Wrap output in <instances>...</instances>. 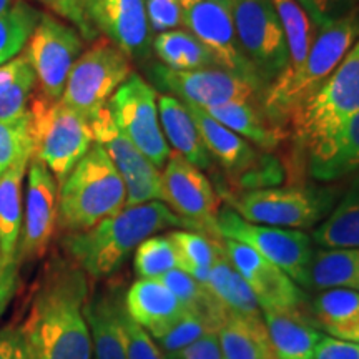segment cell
<instances>
[{
    "mask_svg": "<svg viewBox=\"0 0 359 359\" xmlns=\"http://www.w3.org/2000/svg\"><path fill=\"white\" fill-rule=\"evenodd\" d=\"M180 2H182V6H183V7L188 8V7L195 6V4H198V2H203V0H180Z\"/></svg>",
    "mask_w": 359,
    "mask_h": 359,
    "instance_id": "obj_51",
    "label": "cell"
},
{
    "mask_svg": "<svg viewBox=\"0 0 359 359\" xmlns=\"http://www.w3.org/2000/svg\"><path fill=\"white\" fill-rule=\"evenodd\" d=\"M331 213L314 228L311 240L321 248L359 250V170Z\"/></svg>",
    "mask_w": 359,
    "mask_h": 359,
    "instance_id": "obj_28",
    "label": "cell"
},
{
    "mask_svg": "<svg viewBox=\"0 0 359 359\" xmlns=\"http://www.w3.org/2000/svg\"><path fill=\"white\" fill-rule=\"evenodd\" d=\"M40 17L42 12L25 0H13L12 6L0 13V67L20 55Z\"/></svg>",
    "mask_w": 359,
    "mask_h": 359,
    "instance_id": "obj_35",
    "label": "cell"
},
{
    "mask_svg": "<svg viewBox=\"0 0 359 359\" xmlns=\"http://www.w3.org/2000/svg\"><path fill=\"white\" fill-rule=\"evenodd\" d=\"M217 334L223 359H275L263 320L228 316Z\"/></svg>",
    "mask_w": 359,
    "mask_h": 359,
    "instance_id": "obj_32",
    "label": "cell"
},
{
    "mask_svg": "<svg viewBox=\"0 0 359 359\" xmlns=\"http://www.w3.org/2000/svg\"><path fill=\"white\" fill-rule=\"evenodd\" d=\"M222 246L233 268L253 291L259 308L271 311L302 309L304 304L303 290L281 268L238 241L222 238Z\"/></svg>",
    "mask_w": 359,
    "mask_h": 359,
    "instance_id": "obj_18",
    "label": "cell"
},
{
    "mask_svg": "<svg viewBox=\"0 0 359 359\" xmlns=\"http://www.w3.org/2000/svg\"><path fill=\"white\" fill-rule=\"evenodd\" d=\"M27 151H34L29 111L13 122H0V175Z\"/></svg>",
    "mask_w": 359,
    "mask_h": 359,
    "instance_id": "obj_39",
    "label": "cell"
},
{
    "mask_svg": "<svg viewBox=\"0 0 359 359\" xmlns=\"http://www.w3.org/2000/svg\"><path fill=\"white\" fill-rule=\"evenodd\" d=\"M205 288L222 304L228 316L263 320L262 308H259L253 291L240 276V273L233 268L224 251L218 262L210 268L208 283Z\"/></svg>",
    "mask_w": 359,
    "mask_h": 359,
    "instance_id": "obj_31",
    "label": "cell"
},
{
    "mask_svg": "<svg viewBox=\"0 0 359 359\" xmlns=\"http://www.w3.org/2000/svg\"><path fill=\"white\" fill-rule=\"evenodd\" d=\"M87 275L55 257L45 268L22 326L35 359H92Z\"/></svg>",
    "mask_w": 359,
    "mask_h": 359,
    "instance_id": "obj_1",
    "label": "cell"
},
{
    "mask_svg": "<svg viewBox=\"0 0 359 359\" xmlns=\"http://www.w3.org/2000/svg\"><path fill=\"white\" fill-rule=\"evenodd\" d=\"M156 103H158L160 125L168 147H172L177 155L183 156L196 168H210L212 156L206 150L187 103L167 93H160Z\"/></svg>",
    "mask_w": 359,
    "mask_h": 359,
    "instance_id": "obj_25",
    "label": "cell"
},
{
    "mask_svg": "<svg viewBox=\"0 0 359 359\" xmlns=\"http://www.w3.org/2000/svg\"><path fill=\"white\" fill-rule=\"evenodd\" d=\"M82 39L75 27L52 13H42L24 52L42 95L52 100L62 98L72 67L83 52Z\"/></svg>",
    "mask_w": 359,
    "mask_h": 359,
    "instance_id": "obj_14",
    "label": "cell"
},
{
    "mask_svg": "<svg viewBox=\"0 0 359 359\" xmlns=\"http://www.w3.org/2000/svg\"><path fill=\"white\" fill-rule=\"evenodd\" d=\"M127 206V188L102 145L93 143L58 185L57 226L87 231Z\"/></svg>",
    "mask_w": 359,
    "mask_h": 359,
    "instance_id": "obj_4",
    "label": "cell"
},
{
    "mask_svg": "<svg viewBox=\"0 0 359 359\" xmlns=\"http://www.w3.org/2000/svg\"><path fill=\"white\" fill-rule=\"evenodd\" d=\"M29 114L34 156L60 185L95 143L90 122L60 98L52 100L40 92L32 95Z\"/></svg>",
    "mask_w": 359,
    "mask_h": 359,
    "instance_id": "obj_6",
    "label": "cell"
},
{
    "mask_svg": "<svg viewBox=\"0 0 359 359\" xmlns=\"http://www.w3.org/2000/svg\"><path fill=\"white\" fill-rule=\"evenodd\" d=\"M183 25L212 53L218 69L235 74L266 90V85L259 80L257 70L245 57L238 42L231 0H203L185 8Z\"/></svg>",
    "mask_w": 359,
    "mask_h": 359,
    "instance_id": "obj_15",
    "label": "cell"
},
{
    "mask_svg": "<svg viewBox=\"0 0 359 359\" xmlns=\"http://www.w3.org/2000/svg\"><path fill=\"white\" fill-rule=\"evenodd\" d=\"M87 17L97 34L116 45L130 60L150 55L151 30L145 0H87Z\"/></svg>",
    "mask_w": 359,
    "mask_h": 359,
    "instance_id": "obj_19",
    "label": "cell"
},
{
    "mask_svg": "<svg viewBox=\"0 0 359 359\" xmlns=\"http://www.w3.org/2000/svg\"><path fill=\"white\" fill-rule=\"evenodd\" d=\"M151 50L156 53L161 65L172 70L188 72L217 67L212 53L188 30L177 29L158 34L151 42Z\"/></svg>",
    "mask_w": 359,
    "mask_h": 359,
    "instance_id": "obj_33",
    "label": "cell"
},
{
    "mask_svg": "<svg viewBox=\"0 0 359 359\" xmlns=\"http://www.w3.org/2000/svg\"><path fill=\"white\" fill-rule=\"evenodd\" d=\"M122 330L127 359H168L158 348L154 336L128 316L125 306L122 311Z\"/></svg>",
    "mask_w": 359,
    "mask_h": 359,
    "instance_id": "obj_41",
    "label": "cell"
},
{
    "mask_svg": "<svg viewBox=\"0 0 359 359\" xmlns=\"http://www.w3.org/2000/svg\"><path fill=\"white\" fill-rule=\"evenodd\" d=\"M37 2L60 19L70 22L85 40L97 39V30L87 17V0H37Z\"/></svg>",
    "mask_w": 359,
    "mask_h": 359,
    "instance_id": "obj_44",
    "label": "cell"
},
{
    "mask_svg": "<svg viewBox=\"0 0 359 359\" xmlns=\"http://www.w3.org/2000/svg\"><path fill=\"white\" fill-rule=\"evenodd\" d=\"M314 321L330 338L359 343V293L321 291L313 303Z\"/></svg>",
    "mask_w": 359,
    "mask_h": 359,
    "instance_id": "obj_30",
    "label": "cell"
},
{
    "mask_svg": "<svg viewBox=\"0 0 359 359\" xmlns=\"http://www.w3.org/2000/svg\"><path fill=\"white\" fill-rule=\"evenodd\" d=\"M161 201L185 223V228L222 240L217 219L218 195L203 170L177 154L170 155L161 172Z\"/></svg>",
    "mask_w": 359,
    "mask_h": 359,
    "instance_id": "obj_13",
    "label": "cell"
},
{
    "mask_svg": "<svg viewBox=\"0 0 359 359\" xmlns=\"http://www.w3.org/2000/svg\"><path fill=\"white\" fill-rule=\"evenodd\" d=\"M93 142L103 147L127 188V206L161 201V173L145 155L115 127L109 109L90 120Z\"/></svg>",
    "mask_w": 359,
    "mask_h": 359,
    "instance_id": "obj_16",
    "label": "cell"
},
{
    "mask_svg": "<svg viewBox=\"0 0 359 359\" xmlns=\"http://www.w3.org/2000/svg\"><path fill=\"white\" fill-rule=\"evenodd\" d=\"M185 223L163 201L125 206L87 231L67 233L62 248L87 276L107 278L127 262L147 238Z\"/></svg>",
    "mask_w": 359,
    "mask_h": 359,
    "instance_id": "obj_2",
    "label": "cell"
},
{
    "mask_svg": "<svg viewBox=\"0 0 359 359\" xmlns=\"http://www.w3.org/2000/svg\"><path fill=\"white\" fill-rule=\"evenodd\" d=\"M27 178L24 219L17 259L19 263L35 262L47 253L57 228L58 183L42 161L32 155Z\"/></svg>",
    "mask_w": 359,
    "mask_h": 359,
    "instance_id": "obj_17",
    "label": "cell"
},
{
    "mask_svg": "<svg viewBox=\"0 0 359 359\" xmlns=\"http://www.w3.org/2000/svg\"><path fill=\"white\" fill-rule=\"evenodd\" d=\"M168 359H223L222 348L217 333H206L196 339L195 343L188 344L187 348L180 349Z\"/></svg>",
    "mask_w": 359,
    "mask_h": 359,
    "instance_id": "obj_47",
    "label": "cell"
},
{
    "mask_svg": "<svg viewBox=\"0 0 359 359\" xmlns=\"http://www.w3.org/2000/svg\"><path fill=\"white\" fill-rule=\"evenodd\" d=\"M231 13L241 50L268 88L290 65L285 30L273 0H231Z\"/></svg>",
    "mask_w": 359,
    "mask_h": 359,
    "instance_id": "obj_9",
    "label": "cell"
},
{
    "mask_svg": "<svg viewBox=\"0 0 359 359\" xmlns=\"http://www.w3.org/2000/svg\"><path fill=\"white\" fill-rule=\"evenodd\" d=\"M359 37V8L318 30L306 58L298 70L281 74L266 88L263 111L278 127L290 122L304 102L334 74Z\"/></svg>",
    "mask_w": 359,
    "mask_h": 359,
    "instance_id": "obj_3",
    "label": "cell"
},
{
    "mask_svg": "<svg viewBox=\"0 0 359 359\" xmlns=\"http://www.w3.org/2000/svg\"><path fill=\"white\" fill-rule=\"evenodd\" d=\"M145 12L150 30L158 35L183 25L185 7L180 0H145Z\"/></svg>",
    "mask_w": 359,
    "mask_h": 359,
    "instance_id": "obj_43",
    "label": "cell"
},
{
    "mask_svg": "<svg viewBox=\"0 0 359 359\" xmlns=\"http://www.w3.org/2000/svg\"><path fill=\"white\" fill-rule=\"evenodd\" d=\"M20 281V263L6 259L0 253V318L11 306Z\"/></svg>",
    "mask_w": 359,
    "mask_h": 359,
    "instance_id": "obj_46",
    "label": "cell"
},
{
    "mask_svg": "<svg viewBox=\"0 0 359 359\" xmlns=\"http://www.w3.org/2000/svg\"><path fill=\"white\" fill-rule=\"evenodd\" d=\"M22 62H24V53H20V55L13 58L12 62H8V64L0 67V92H2L4 87H6L13 77H15L17 70L20 69Z\"/></svg>",
    "mask_w": 359,
    "mask_h": 359,
    "instance_id": "obj_49",
    "label": "cell"
},
{
    "mask_svg": "<svg viewBox=\"0 0 359 359\" xmlns=\"http://www.w3.org/2000/svg\"><path fill=\"white\" fill-rule=\"evenodd\" d=\"M306 288L348 290L359 293V250L320 248L313 251Z\"/></svg>",
    "mask_w": 359,
    "mask_h": 359,
    "instance_id": "obj_29",
    "label": "cell"
},
{
    "mask_svg": "<svg viewBox=\"0 0 359 359\" xmlns=\"http://www.w3.org/2000/svg\"><path fill=\"white\" fill-rule=\"evenodd\" d=\"M125 302L116 288L98 291L85 303L92 359H127L122 330Z\"/></svg>",
    "mask_w": 359,
    "mask_h": 359,
    "instance_id": "obj_23",
    "label": "cell"
},
{
    "mask_svg": "<svg viewBox=\"0 0 359 359\" xmlns=\"http://www.w3.org/2000/svg\"><path fill=\"white\" fill-rule=\"evenodd\" d=\"M309 175L318 182H336L359 170V111L330 137L308 150Z\"/></svg>",
    "mask_w": 359,
    "mask_h": 359,
    "instance_id": "obj_21",
    "label": "cell"
},
{
    "mask_svg": "<svg viewBox=\"0 0 359 359\" xmlns=\"http://www.w3.org/2000/svg\"><path fill=\"white\" fill-rule=\"evenodd\" d=\"M212 327H210L208 323L203 316L200 314L187 311L185 316L180 320L177 325H175L168 333H165L160 338H154L158 344V348L168 356H172L180 349L187 348L188 344L195 343L196 339H200L201 336H205L206 333H212ZM215 333V331H213Z\"/></svg>",
    "mask_w": 359,
    "mask_h": 359,
    "instance_id": "obj_40",
    "label": "cell"
},
{
    "mask_svg": "<svg viewBox=\"0 0 359 359\" xmlns=\"http://www.w3.org/2000/svg\"><path fill=\"white\" fill-rule=\"evenodd\" d=\"M158 93L142 75L132 74L110 98L109 109L115 127L147 156L156 168H163L172 148L160 125Z\"/></svg>",
    "mask_w": 359,
    "mask_h": 359,
    "instance_id": "obj_11",
    "label": "cell"
},
{
    "mask_svg": "<svg viewBox=\"0 0 359 359\" xmlns=\"http://www.w3.org/2000/svg\"><path fill=\"white\" fill-rule=\"evenodd\" d=\"M359 111V37L331 79L291 115V128L304 147L330 137Z\"/></svg>",
    "mask_w": 359,
    "mask_h": 359,
    "instance_id": "obj_7",
    "label": "cell"
},
{
    "mask_svg": "<svg viewBox=\"0 0 359 359\" xmlns=\"http://www.w3.org/2000/svg\"><path fill=\"white\" fill-rule=\"evenodd\" d=\"M313 359H359V343L323 336Z\"/></svg>",
    "mask_w": 359,
    "mask_h": 359,
    "instance_id": "obj_48",
    "label": "cell"
},
{
    "mask_svg": "<svg viewBox=\"0 0 359 359\" xmlns=\"http://www.w3.org/2000/svg\"><path fill=\"white\" fill-rule=\"evenodd\" d=\"M212 118L217 120L231 132L240 135L251 145L271 151L280 145L286 132L268 118L262 105L253 103H223V105L203 109Z\"/></svg>",
    "mask_w": 359,
    "mask_h": 359,
    "instance_id": "obj_27",
    "label": "cell"
},
{
    "mask_svg": "<svg viewBox=\"0 0 359 359\" xmlns=\"http://www.w3.org/2000/svg\"><path fill=\"white\" fill-rule=\"evenodd\" d=\"M148 75L154 80V87L200 109L223 103H253L263 107V97L266 92L263 87L218 67L178 72L156 64L148 69Z\"/></svg>",
    "mask_w": 359,
    "mask_h": 359,
    "instance_id": "obj_12",
    "label": "cell"
},
{
    "mask_svg": "<svg viewBox=\"0 0 359 359\" xmlns=\"http://www.w3.org/2000/svg\"><path fill=\"white\" fill-rule=\"evenodd\" d=\"M187 107L195 120L210 156L217 160L222 168L233 177H243L245 180L255 173V178H257V172L259 167H263L257 148L240 135L223 127L200 107L190 105V103H187Z\"/></svg>",
    "mask_w": 359,
    "mask_h": 359,
    "instance_id": "obj_20",
    "label": "cell"
},
{
    "mask_svg": "<svg viewBox=\"0 0 359 359\" xmlns=\"http://www.w3.org/2000/svg\"><path fill=\"white\" fill-rule=\"evenodd\" d=\"M278 17L285 30L286 45H288L290 65L283 74L298 70L306 58L314 40V27L308 19L306 12L299 7L296 0H273Z\"/></svg>",
    "mask_w": 359,
    "mask_h": 359,
    "instance_id": "obj_36",
    "label": "cell"
},
{
    "mask_svg": "<svg viewBox=\"0 0 359 359\" xmlns=\"http://www.w3.org/2000/svg\"><path fill=\"white\" fill-rule=\"evenodd\" d=\"M34 151H27L6 173L0 175V253L15 262L19 250L22 219H24V177L29 170ZM19 262V259H17Z\"/></svg>",
    "mask_w": 359,
    "mask_h": 359,
    "instance_id": "obj_26",
    "label": "cell"
},
{
    "mask_svg": "<svg viewBox=\"0 0 359 359\" xmlns=\"http://www.w3.org/2000/svg\"><path fill=\"white\" fill-rule=\"evenodd\" d=\"M217 226L219 236L250 246L259 257L281 268L296 285L306 288L308 268L314 251L313 240L306 233L250 223L230 206L219 208Z\"/></svg>",
    "mask_w": 359,
    "mask_h": 359,
    "instance_id": "obj_10",
    "label": "cell"
},
{
    "mask_svg": "<svg viewBox=\"0 0 359 359\" xmlns=\"http://www.w3.org/2000/svg\"><path fill=\"white\" fill-rule=\"evenodd\" d=\"M133 266L140 280H160L180 268L177 250L168 236L154 235L135 250Z\"/></svg>",
    "mask_w": 359,
    "mask_h": 359,
    "instance_id": "obj_37",
    "label": "cell"
},
{
    "mask_svg": "<svg viewBox=\"0 0 359 359\" xmlns=\"http://www.w3.org/2000/svg\"><path fill=\"white\" fill-rule=\"evenodd\" d=\"M132 74L130 58L102 37L82 52L72 67L60 100L90 122L107 109L114 93Z\"/></svg>",
    "mask_w": 359,
    "mask_h": 359,
    "instance_id": "obj_8",
    "label": "cell"
},
{
    "mask_svg": "<svg viewBox=\"0 0 359 359\" xmlns=\"http://www.w3.org/2000/svg\"><path fill=\"white\" fill-rule=\"evenodd\" d=\"M0 359H35L22 326L0 330Z\"/></svg>",
    "mask_w": 359,
    "mask_h": 359,
    "instance_id": "obj_45",
    "label": "cell"
},
{
    "mask_svg": "<svg viewBox=\"0 0 359 359\" xmlns=\"http://www.w3.org/2000/svg\"><path fill=\"white\" fill-rule=\"evenodd\" d=\"M12 4H13V0H0V13H2L4 11H7Z\"/></svg>",
    "mask_w": 359,
    "mask_h": 359,
    "instance_id": "obj_50",
    "label": "cell"
},
{
    "mask_svg": "<svg viewBox=\"0 0 359 359\" xmlns=\"http://www.w3.org/2000/svg\"><path fill=\"white\" fill-rule=\"evenodd\" d=\"M296 2L306 12L316 32L359 8V0H296Z\"/></svg>",
    "mask_w": 359,
    "mask_h": 359,
    "instance_id": "obj_42",
    "label": "cell"
},
{
    "mask_svg": "<svg viewBox=\"0 0 359 359\" xmlns=\"http://www.w3.org/2000/svg\"><path fill=\"white\" fill-rule=\"evenodd\" d=\"M338 195V187L313 183L245 190L228 196V203L250 223L303 231L320 224L331 213Z\"/></svg>",
    "mask_w": 359,
    "mask_h": 359,
    "instance_id": "obj_5",
    "label": "cell"
},
{
    "mask_svg": "<svg viewBox=\"0 0 359 359\" xmlns=\"http://www.w3.org/2000/svg\"><path fill=\"white\" fill-rule=\"evenodd\" d=\"M35 88H37V77L24 53V62L17 70L15 77L0 92V122H13L22 118L29 111L27 105L32 100Z\"/></svg>",
    "mask_w": 359,
    "mask_h": 359,
    "instance_id": "obj_38",
    "label": "cell"
},
{
    "mask_svg": "<svg viewBox=\"0 0 359 359\" xmlns=\"http://www.w3.org/2000/svg\"><path fill=\"white\" fill-rule=\"evenodd\" d=\"M123 302L128 316L155 339L168 333L187 313L177 296L160 280L135 281Z\"/></svg>",
    "mask_w": 359,
    "mask_h": 359,
    "instance_id": "obj_22",
    "label": "cell"
},
{
    "mask_svg": "<svg viewBox=\"0 0 359 359\" xmlns=\"http://www.w3.org/2000/svg\"><path fill=\"white\" fill-rule=\"evenodd\" d=\"M167 236L177 250L180 262L178 269L185 271L200 285L206 286L210 268L223 255L222 240H213L191 230H173Z\"/></svg>",
    "mask_w": 359,
    "mask_h": 359,
    "instance_id": "obj_34",
    "label": "cell"
},
{
    "mask_svg": "<svg viewBox=\"0 0 359 359\" xmlns=\"http://www.w3.org/2000/svg\"><path fill=\"white\" fill-rule=\"evenodd\" d=\"M275 359H313L325 334L316 321L299 311L262 309Z\"/></svg>",
    "mask_w": 359,
    "mask_h": 359,
    "instance_id": "obj_24",
    "label": "cell"
}]
</instances>
